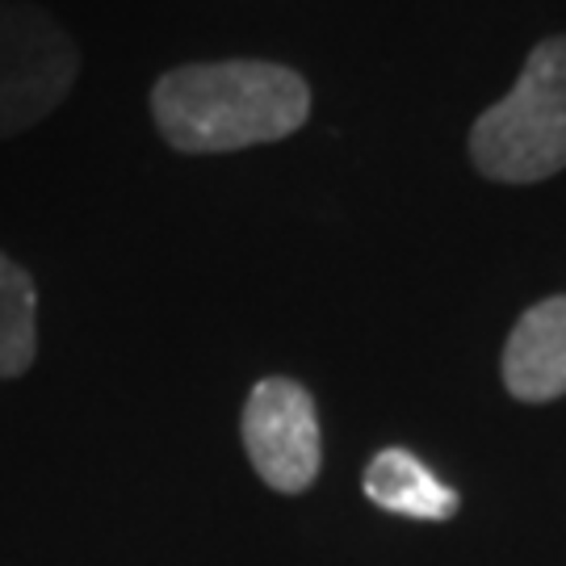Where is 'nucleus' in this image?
Instances as JSON below:
<instances>
[{"instance_id":"nucleus-5","label":"nucleus","mask_w":566,"mask_h":566,"mask_svg":"<svg viewBox=\"0 0 566 566\" xmlns=\"http://www.w3.org/2000/svg\"><path fill=\"white\" fill-rule=\"evenodd\" d=\"M504 386L521 403L566 395V294L528 306L504 344Z\"/></svg>"},{"instance_id":"nucleus-1","label":"nucleus","mask_w":566,"mask_h":566,"mask_svg":"<svg viewBox=\"0 0 566 566\" xmlns=\"http://www.w3.org/2000/svg\"><path fill=\"white\" fill-rule=\"evenodd\" d=\"M151 118L172 151L223 156L303 130L311 84L273 60L181 63L151 88Z\"/></svg>"},{"instance_id":"nucleus-4","label":"nucleus","mask_w":566,"mask_h":566,"mask_svg":"<svg viewBox=\"0 0 566 566\" xmlns=\"http://www.w3.org/2000/svg\"><path fill=\"white\" fill-rule=\"evenodd\" d=\"M243 449L264 486L298 495L319 479L324 446L315 399L294 378H264L252 386L243 407Z\"/></svg>"},{"instance_id":"nucleus-2","label":"nucleus","mask_w":566,"mask_h":566,"mask_svg":"<svg viewBox=\"0 0 566 566\" xmlns=\"http://www.w3.org/2000/svg\"><path fill=\"white\" fill-rule=\"evenodd\" d=\"M470 164L500 185H537L566 168V34L537 42L512 93L474 118Z\"/></svg>"},{"instance_id":"nucleus-3","label":"nucleus","mask_w":566,"mask_h":566,"mask_svg":"<svg viewBox=\"0 0 566 566\" xmlns=\"http://www.w3.org/2000/svg\"><path fill=\"white\" fill-rule=\"evenodd\" d=\"M81 72V51L51 13L0 0V139L55 114Z\"/></svg>"},{"instance_id":"nucleus-6","label":"nucleus","mask_w":566,"mask_h":566,"mask_svg":"<svg viewBox=\"0 0 566 566\" xmlns=\"http://www.w3.org/2000/svg\"><path fill=\"white\" fill-rule=\"evenodd\" d=\"M365 495L369 504L407 521H449L458 512V491L441 483L411 449H382L365 465Z\"/></svg>"},{"instance_id":"nucleus-7","label":"nucleus","mask_w":566,"mask_h":566,"mask_svg":"<svg viewBox=\"0 0 566 566\" xmlns=\"http://www.w3.org/2000/svg\"><path fill=\"white\" fill-rule=\"evenodd\" d=\"M39 357V290L13 256L0 252V378H21Z\"/></svg>"}]
</instances>
